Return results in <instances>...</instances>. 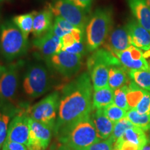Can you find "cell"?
<instances>
[{
	"label": "cell",
	"instance_id": "obj_1",
	"mask_svg": "<svg viewBox=\"0 0 150 150\" xmlns=\"http://www.w3.org/2000/svg\"><path fill=\"white\" fill-rule=\"evenodd\" d=\"M93 89L91 76L87 72L82 73L63 86L54 129L56 136L91 115L93 110Z\"/></svg>",
	"mask_w": 150,
	"mask_h": 150
},
{
	"label": "cell",
	"instance_id": "obj_2",
	"mask_svg": "<svg viewBox=\"0 0 150 150\" xmlns=\"http://www.w3.org/2000/svg\"><path fill=\"white\" fill-rule=\"evenodd\" d=\"M113 23L112 9L97 8L89 18L85 29V40L88 52H95L104 44Z\"/></svg>",
	"mask_w": 150,
	"mask_h": 150
},
{
	"label": "cell",
	"instance_id": "obj_3",
	"mask_svg": "<svg viewBox=\"0 0 150 150\" xmlns=\"http://www.w3.org/2000/svg\"><path fill=\"white\" fill-rule=\"evenodd\" d=\"M29 43L13 21H6L0 26V52L8 61L18 59L27 53Z\"/></svg>",
	"mask_w": 150,
	"mask_h": 150
},
{
	"label": "cell",
	"instance_id": "obj_4",
	"mask_svg": "<svg viewBox=\"0 0 150 150\" xmlns=\"http://www.w3.org/2000/svg\"><path fill=\"white\" fill-rule=\"evenodd\" d=\"M58 138L61 144L76 150H82L100 140L91 115L79 121Z\"/></svg>",
	"mask_w": 150,
	"mask_h": 150
},
{
	"label": "cell",
	"instance_id": "obj_5",
	"mask_svg": "<svg viewBox=\"0 0 150 150\" xmlns=\"http://www.w3.org/2000/svg\"><path fill=\"white\" fill-rule=\"evenodd\" d=\"M122 65L117 56L106 49H97L87 61V67L91 76L93 90L108 86L110 68Z\"/></svg>",
	"mask_w": 150,
	"mask_h": 150
},
{
	"label": "cell",
	"instance_id": "obj_6",
	"mask_svg": "<svg viewBox=\"0 0 150 150\" xmlns=\"http://www.w3.org/2000/svg\"><path fill=\"white\" fill-rule=\"evenodd\" d=\"M23 90L30 98H38L50 88L51 79L47 69L40 64H33L28 67L24 76Z\"/></svg>",
	"mask_w": 150,
	"mask_h": 150
},
{
	"label": "cell",
	"instance_id": "obj_7",
	"mask_svg": "<svg viewBox=\"0 0 150 150\" xmlns=\"http://www.w3.org/2000/svg\"><path fill=\"white\" fill-rule=\"evenodd\" d=\"M54 17H61L74 27L85 32L89 18L88 13L68 0H56L47 6Z\"/></svg>",
	"mask_w": 150,
	"mask_h": 150
},
{
	"label": "cell",
	"instance_id": "obj_8",
	"mask_svg": "<svg viewBox=\"0 0 150 150\" xmlns=\"http://www.w3.org/2000/svg\"><path fill=\"white\" fill-rule=\"evenodd\" d=\"M59 93L54 92L30 108L28 114L31 119L54 129L57 119L56 112L59 110Z\"/></svg>",
	"mask_w": 150,
	"mask_h": 150
},
{
	"label": "cell",
	"instance_id": "obj_9",
	"mask_svg": "<svg viewBox=\"0 0 150 150\" xmlns=\"http://www.w3.org/2000/svg\"><path fill=\"white\" fill-rule=\"evenodd\" d=\"M83 56L61 50L59 53L45 59L47 66L61 76L72 77L77 73L82 66Z\"/></svg>",
	"mask_w": 150,
	"mask_h": 150
},
{
	"label": "cell",
	"instance_id": "obj_10",
	"mask_svg": "<svg viewBox=\"0 0 150 150\" xmlns=\"http://www.w3.org/2000/svg\"><path fill=\"white\" fill-rule=\"evenodd\" d=\"M20 63H11L0 80V106H7L16 99L19 82V69Z\"/></svg>",
	"mask_w": 150,
	"mask_h": 150
},
{
	"label": "cell",
	"instance_id": "obj_11",
	"mask_svg": "<svg viewBox=\"0 0 150 150\" xmlns=\"http://www.w3.org/2000/svg\"><path fill=\"white\" fill-rule=\"evenodd\" d=\"M53 130L52 127L30 117L28 150H45L51 142Z\"/></svg>",
	"mask_w": 150,
	"mask_h": 150
},
{
	"label": "cell",
	"instance_id": "obj_12",
	"mask_svg": "<svg viewBox=\"0 0 150 150\" xmlns=\"http://www.w3.org/2000/svg\"><path fill=\"white\" fill-rule=\"evenodd\" d=\"M29 119L28 112H20L15 116L8 125L6 141L16 142L27 146L29 140Z\"/></svg>",
	"mask_w": 150,
	"mask_h": 150
},
{
	"label": "cell",
	"instance_id": "obj_13",
	"mask_svg": "<svg viewBox=\"0 0 150 150\" xmlns=\"http://www.w3.org/2000/svg\"><path fill=\"white\" fill-rule=\"evenodd\" d=\"M127 70H147L149 64L144 57L142 50L131 45L124 51L113 53Z\"/></svg>",
	"mask_w": 150,
	"mask_h": 150
},
{
	"label": "cell",
	"instance_id": "obj_14",
	"mask_svg": "<svg viewBox=\"0 0 150 150\" xmlns=\"http://www.w3.org/2000/svg\"><path fill=\"white\" fill-rule=\"evenodd\" d=\"M33 45L45 59L62 50L61 38L58 37L52 29L42 36L35 38L33 40Z\"/></svg>",
	"mask_w": 150,
	"mask_h": 150
},
{
	"label": "cell",
	"instance_id": "obj_15",
	"mask_svg": "<svg viewBox=\"0 0 150 150\" xmlns=\"http://www.w3.org/2000/svg\"><path fill=\"white\" fill-rule=\"evenodd\" d=\"M131 45L144 51L150 50V32L136 20H131L126 26Z\"/></svg>",
	"mask_w": 150,
	"mask_h": 150
},
{
	"label": "cell",
	"instance_id": "obj_16",
	"mask_svg": "<svg viewBox=\"0 0 150 150\" xmlns=\"http://www.w3.org/2000/svg\"><path fill=\"white\" fill-rule=\"evenodd\" d=\"M104 49L110 52L124 51L131 46L126 27H118L110 31L104 43Z\"/></svg>",
	"mask_w": 150,
	"mask_h": 150
},
{
	"label": "cell",
	"instance_id": "obj_17",
	"mask_svg": "<svg viewBox=\"0 0 150 150\" xmlns=\"http://www.w3.org/2000/svg\"><path fill=\"white\" fill-rule=\"evenodd\" d=\"M54 14L49 8L35 13L31 32L35 38L51 31L54 26Z\"/></svg>",
	"mask_w": 150,
	"mask_h": 150
},
{
	"label": "cell",
	"instance_id": "obj_18",
	"mask_svg": "<svg viewBox=\"0 0 150 150\" xmlns=\"http://www.w3.org/2000/svg\"><path fill=\"white\" fill-rule=\"evenodd\" d=\"M95 110L91 117L95 125L97 136L100 140H106L110 138L113 131L115 123L106 117L104 109L99 108Z\"/></svg>",
	"mask_w": 150,
	"mask_h": 150
},
{
	"label": "cell",
	"instance_id": "obj_19",
	"mask_svg": "<svg viewBox=\"0 0 150 150\" xmlns=\"http://www.w3.org/2000/svg\"><path fill=\"white\" fill-rule=\"evenodd\" d=\"M136 20L150 32V7L146 0H127Z\"/></svg>",
	"mask_w": 150,
	"mask_h": 150
},
{
	"label": "cell",
	"instance_id": "obj_20",
	"mask_svg": "<svg viewBox=\"0 0 150 150\" xmlns=\"http://www.w3.org/2000/svg\"><path fill=\"white\" fill-rule=\"evenodd\" d=\"M114 91L109 86L94 90L93 95V109L104 108L113 103Z\"/></svg>",
	"mask_w": 150,
	"mask_h": 150
},
{
	"label": "cell",
	"instance_id": "obj_21",
	"mask_svg": "<svg viewBox=\"0 0 150 150\" xmlns=\"http://www.w3.org/2000/svg\"><path fill=\"white\" fill-rule=\"evenodd\" d=\"M129 76L127 69L122 65H115L110 68L108 73V86L115 90L127 85Z\"/></svg>",
	"mask_w": 150,
	"mask_h": 150
},
{
	"label": "cell",
	"instance_id": "obj_22",
	"mask_svg": "<svg viewBox=\"0 0 150 150\" xmlns=\"http://www.w3.org/2000/svg\"><path fill=\"white\" fill-rule=\"evenodd\" d=\"M35 13L36 11H33L28 13L19 15L15 16L12 20L13 23L23 33L24 37L27 39L30 33L32 32L33 20H34Z\"/></svg>",
	"mask_w": 150,
	"mask_h": 150
},
{
	"label": "cell",
	"instance_id": "obj_23",
	"mask_svg": "<svg viewBox=\"0 0 150 150\" xmlns=\"http://www.w3.org/2000/svg\"><path fill=\"white\" fill-rule=\"evenodd\" d=\"M120 139L134 143L135 145L139 146L142 149L148 142L145 131L136 126L127 129L125 131V134L121 137Z\"/></svg>",
	"mask_w": 150,
	"mask_h": 150
},
{
	"label": "cell",
	"instance_id": "obj_24",
	"mask_svg": "<svg viewBox=\"0 0 150 150\" xmlns=\"http://www.w3.org/2000/svg\"><path fill=\"white\" fill-rule=\"evenodd\" d=\"M129 76L137 86L150 92V66L147 70H129Z\"/></svg>",
	"mask_w": 150,
	"mask_h": 150
},
{
	"label": "cell",
	"instance_id": "obj_25",
	"mask_svg": "<svg viewBox=\"0 0 150 150\" xmlns=\"http://www.w3.org/2000/svg\"><path fill=\"white\" fill-rule=\"evenodd\" d=\"M127 118L134 126L139 127L145 131L150 130V115L140 114L136 109H129Z\"/></svg>",
	"mask_w": 150,
	"mask_h": 150
},
{
	"label": "cell",
	"instance_id": "obj_26",
	"mask_svg": "<svg viewBox=\"0 0 150 150\" xmlns=\"http://www.w3.org/2000/svg\"><path fill=\"white\" fill-rule=\"evenodd\" d=\"M145 91V90L140 88L132 81L129 82L128 83L127 97V102H128L130 109H135L136 108L137 104L140 102L142 97H143Z\"/></svg>",
	"mask_w": 150,
	"mask_h": 150
},
{
	"label": "cell",
	"instance_id": "obj_27",
	"mask_svg": "<svg viewBox=\"0 0 150 150\" xmlns=\"http://www.w3.org/2000/svg\"><path fill=\"white\" fill-rule=\"evenodd\" d=\"M9 112L6 106H0V148L3 147L6 140L8 124L11 119Z\"/></svg>",
	"mask_w": 150,
	"mask_h": 150
},
{
	"label": "cell",
	"instance_id": "obj_28",
	"mask_svg": "<svg viewBox=\"0 0 150 150\" xmlns=\"http://www.w3.org/2000/svg\"><path fill=\"white\" fill-rule=\"evenodd\" d=\"M75 28L72 24L61 17H55L52 31L58 37L62 38L64 35L68 34L74 30Z\"/></svg>",
	"mask_w": 150,
	"mask_h": 150
},
{
	"label": "cell",
	"instance_id": "obj_29",
	"mask_svg": "<svg viewBox=\"0 0 150 150\" xmlns=\"http://www.w3.org/2000/svg\"><path fill=\"white\" fill-rule=\"evenodd\" d=\"M103 109H104V112L106 117L112 122H113L114 123L117 122L123 118L127 117V110L118 107L113 103L108 105V106L103 108Z\"/></svg>",
	"mask_w": 150,
	"mask_h": 150
},
{
	"label": "cell",
	"instance_id": "obj_30",
	"mask_svg": "<svg viewBox=\"0 0 150 150\" xmlns=\"http://www.w3.org/2000/svg\"><path fill=\"white\" fill-rule=\"evenodd\" d=\"M127 89H128V84L114 91L113 104H115L118 107L128 111L130 108L127 102Z\"/></svg>",
	"mask_w": 150,
	"mask_h": 150
},
{
	"label": "cell",
	"instance_id": "obj_31",
	"mask_svg": "<svg viewBox=\"0 0 150 150\" xmlns=\"http://www.w3.org/2000/svg\"><path fill=\"white\" fill-rule=\"evenodd\" d=\"M134 126V125L129 120L128 118H123V119L115 123L113 131H112V133L110 138L115 142L116 140L120 138L125 134V131L127 129L131 128Z\"/></svg>",
	"mask_w": 150,
	"mask_h": 150
},
{
	"label": "cell",
	"instance_id": "obj_32",
	"mask_svg": "<svg viewBox=\"0 0 150 150\" xmlns=\"http://www.w3.org/2000/svg\"><path fill=\"white\" fill-rule=\"evenodd\" d=\"M140 114L150 115V92L146 91L135 108Z\"/></svg>",
	"mask_w": 150,
	"mask_h": 150
},
{
	"label": "cell",
	"instance_id": "obj_33",
	"mask_svg": "<svg viewBox=\"0 0 150 150\" xmlns=\"http://www.w3.org/2000/svg\"><path fill=\"white\" fill-rule=\"evenodd\" d=\"M113 144V140L110 138H108L106 140H99L82 150H112Z\"/></svg>",
	"mask_w": 150,
	"mask_h": 150
},
{
	"label": "cell",
	"instance_id": "obj_34",
	"mask_svg": "<svg viewBox=\"0 0 150 150\" xmlns=\"http://www.w3.org/2000/svg\"><path fill=\"white\" fill-rule=\"evenodd\" d=\"M113 149L116 150H142L139 146L126 140H122L120 138L114 142Z\"/></svg>",
	"mask_w": 150,
	"mask_h": 150
},
{
	"label": "cell",
	"instance_id": "obj_35",
	"mask_svg": "<svg viewBox=\"0 0 150 150\" xmlns=\"http://www.w3.org/2000/svg\"><path fill=\"white\" fill-rule=\"evenodd\" d=\"M78 7L83 9L88 13L91 11L92 4L94 0H68Z\"/></svg>",
	"mask_w": 150,
	"mask_h": 150
},
{
	"label": "cell",
	"instance_id": "obj_36",
	"mask_svg": "<svg viewBox=\"0 0 150 150\" xmlns=\"http://www.w3.org/2000/svg\"><path fill=\"white\" fill-rule=\"evenodd\" d=\"M2 149H8V150H28L27 147L23 145V144L18 143L16 142L11 141H5L4 143Z\"/></svg>",
	"mask_w": 150,
	"mask_h": 150
},
{
	"label": "cell",
	"instance_id": "obj_37",
	"mask_svg": "<svg viewBox=\"0 0 150 150\" xmlns=\"http://www.w3.org/2000/svg\"><path fill=\"white\" fill-rule=\"evenodd\" d=\"M57 150H76V149H73V148L69 147V146H67V145L61 144V145L59 146V147L58 148Z\"/></svg>",
	"mask_w": 150,
	"mask_h": 150
},
{
	"label": "cell",
	"instance_id": "obj_38",
	"mask_svg": "<svg viewBox=\"0 0 150 150\" xmlns=\"http://www.w3.org/2000/svg\"><path fill=\"white\" fill-rule=\"evenodd\" d=\"M6 68V67L4 66V65L0 64V80H1V76H2L3 74H4V72H5Z\"/></svg>",
	"mask_w": 150,
	"mask_h": 150
},
{
	"label": "cell",
	"instance_id": "obj_39",
	"mask_svg": "<svg viewBox=\"0 0 150 150\" xmlns=\"http://www.w3.org/2000/svg\"><path fill=\"white\" fill-rule=\"evenodd\" d=\"M142 150H150V142H147V143L144 146Z\"/></svg>",
	"mask_w": 150,
	"mask_h": 150
},
{
	"label": "cell",
	"instance_id": "obj_40",
	"mask_svg": "<svg viewBox=\"0 0 150 150\" xmlns=\"http://www.w3.org/2000/svg\"><path fill=\"white\" fill-rule=\"evenodd\" d=\"M146 1H147V4L149 5V6L150 7V0H146Z\"/></svg>",
	"mask_w": 150,
	"mask_h": 150
},
{
	"label": "cell",
	"instance_id": "obj_41",
	"mask_svg": "<svg viewBox=\"0 0 150 150\" xmlns=\"http://www.w3.org/2000/svg\"><path fill=\"white\" fill-rule=\"evenodd\" d=\"M149 142H150V132H149Z\"/></svg>",
	"mask_w": 150,
	"mask_h": 150
},
{
	"label": "cell",
	"instance_id": "obj_42",
	"mask_svg": "<svg viewBox=\"0 0 150 150\" xmlns=\"http://www.w3.org/2000/svg\"><path fill=\"white\" fill-rule=\"evenodd\" d=\"M3 1V0H0V2H1V1Z\"/></svg>",
	"mask_w": 150,
	"mask_h": 150
},
{
	"label": "cell",
	"instance_id": "obj_43",
	"mask_svg": "<svg viewBox=\"0 0 150 150\" xmlns=\"http://www.w3.org/2000/svg\"><path fill=\"white\" fill-rule=\"evenodd\" d=\"M2 150H8V149H2Z\"/></svg>",
	"mask_w": 150,
	"mask_h": 150
},
{
	"label": "cell",
	"instance_id": "obj_44",
	"mask_svg": "<svg viewBox=\"0 0 150 150\" xmlns=\"http://www.w3.org/2000/svg\"><path fill=\"white\" fill-rule=\"evenodd\" d=\"M112 150H116V149H112Z\"/></svg>",
	"mask_w": 150,
	"mask_h": 150
},
{
	"label": "cell",
	"instance_id": "obj_45",
	"mask_svg": "<svg viewBox=\"0 0 150 150\" xmlns=\"http://www.w3.org/2000/svg\"><path fill=\"white\" fill-rule=\"evenodd\" d=\"M149 66H150V65H149Z\"/></svg>",
	"mask_w": 150,
	"mask_h": 150
}]
</instances>
